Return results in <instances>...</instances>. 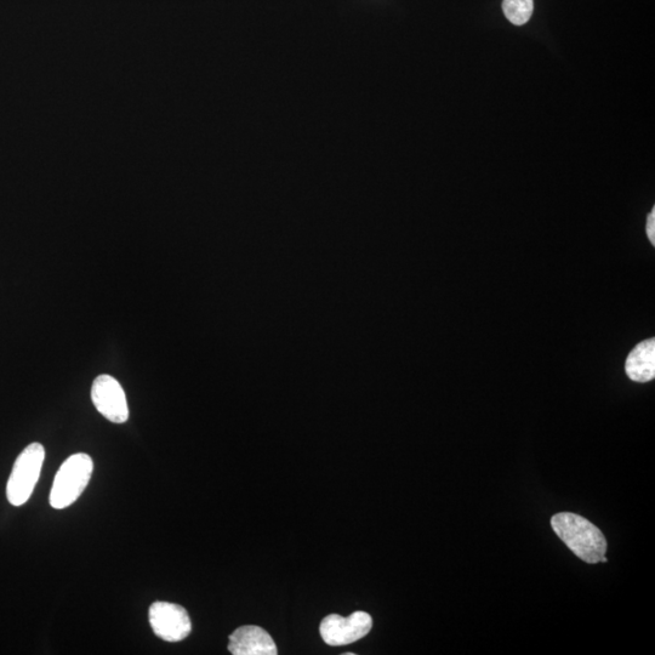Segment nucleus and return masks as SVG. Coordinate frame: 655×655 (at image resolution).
I'll return each instance as SVG.
<instances>
[{
  "label": "nucleus",
  "mask_w": 655,
  "mask_h": 655,
  "mask_svg": "<svg viewBox=\"0 0 655 655\" xmlns=\"http://www.w3.org/2000/svg\"><path fill=\"white\" fill-rule=\"evenodd\" d=\"M647 236L649 241L655 246V209L648 215L647 220Z\"/></svg>",
  "instance_id": "9d476101"
},
{
  "label": "nucleus",
  "mask_w": 655,
  "mask_h": 655,
  "mask_svg": "<svg viewBox=\"0 0 655 655\" xmlns=\"http://www.w3.org/2000/svg\"><path fill=\"white\" fill-rule=\"evenodd\" d=\"M45 460V449L41 443H32L17 457L11 471L7 497L14 506L25 505L41 477Z\"/></svg>",
  "instance_id": "7ed1b4c3"
},
{
  "label": "nucleus",
  "mask_w": 655,
  "mask_h": 655,
  "mask_svg": "<svg viewBox=\"0 0 655 655\" xmlns=\"http://www.w3.org/2000/svg\"><path fill=\"white\" fill-rule=\"evenodd\" d=\"M626 374L636 383H648L655 378V340L649 339L631 351L625 363Z\"/></svg>",
  "instance_id": "6e6552de"
},
{
  "label": "nucleus",
  "mask_w": 655,
  "mask_h": 655,
  "mask_svg": "<svg viewBox=\"0 0 655 655\" xmlns=\"http://www.w3.org/2000/svg\"><path fill=\"white\" fill-rule=\"evenodd\" d=\"M93 471V459L88 454L71 455L55 476L50 492V505L56 510H62L76 503L87 488Z\"/></svg>",
  "instance_id": "f03ea898"
},
{
  "label": "nucleus",
  "mask_w": 655,
  "mask_h": 655,
  "mask_svg": "<svg viewBox=\"0 0 655 655\" xmlns=\"http://www.w3.org/2000/svg\"><path fill=\"white\" fill-rule=\"evenodd\" d=\"M91 401L102 417L111 423L124 424L129 419L127 396L121 384L111 377L102 374L91 386Z\"/></svg>",
  "instance_id": "423d86ee"
},
{
  "label": "nucleus",
  "mask_w": 655,
  "mask_h": 655,
  "mask_svg": "<svg viewBox=\"0 0 655 655\" xmlns=\"http://www.w3.org/2000/svg\"><path fill=\"white\" fill-rule=\"evenodd\" d=\"M373 619L366 612H355L344 618L338 614H330L321 623V636L329 646L340 647L351 645L366 637L372 630Z\"/></svg>",
  "instance_id": "20e7f679"
},
{
  "label": "nucleus",
  "mask_w": 655,
  "mask_h": 655,
  "mask_svg": "<svg viewBox=\"0 0 655 655\" xmlns=\"http://www.w3.org/2000/svg\"><path fill=\"white\" fill-rule=\"evenodd\" d=\"M551 527L568 549L589 565H596L606 555L605 535L586 518L561 512L551 518Z\"/></svg>",
  "instance_id": "f257e3e1"
},
{
  "label": "nucleus",
  "mask_w": 655,
  "mask_h": 655,
  "mask_svg": "<svg viewBox=\"0 0 655 655\" xmlns=\"http://www.w3.org/2000/svg\"><path fill=\"white\" fill-rule=\"evenodd\" d=\"M229 651L233 655H276L278 649L269 632L247 625L230 636Z\"/></svg>",
  "instance_id": "0eeeda50"
},
{
  "label": "nucleus",
  "mask_w": 655,
  "mask_h": 655,
  "mask_svg": "<svg viewBox=\"0 0 655 655\" xmlns=\"http://www.w3.org/2000/svg\"><path fill=\"white\" fill-rule=\"evenodd\" d=\"M150 625L159 639L180 642L191 634L192 623L189 613L182 606L170 602H155L148 612Z\"/></svg>",
  "instance_id": "39448f33"
},
{
  "label": "nucleus",
  "mask_w": 655,
  "mask_h": 655,
  "mask_svg": "<svg viewBox=\"0 0 655 655\" xmlns=\"http://www.w3.org/2000/svg\"><path fill=\"white\" fill-rule=\"evenodd\" d=\"M534 10V0H504L503 11L511 24L526 25L531 20Z\"/></svg>",
  "instance_id": "1a4fd4ad"
}]
</instances>
